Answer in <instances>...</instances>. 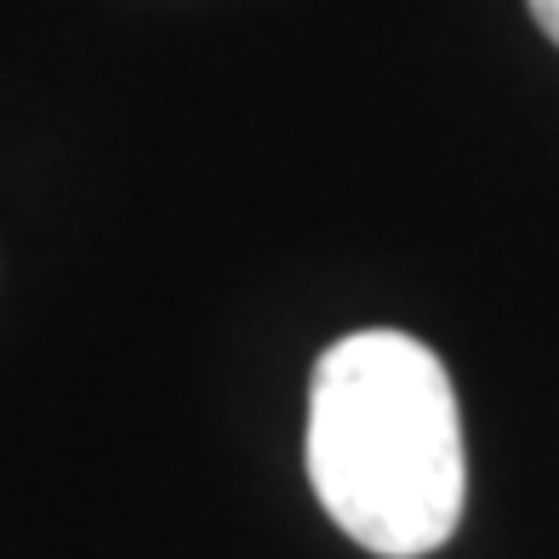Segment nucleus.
Instances as JSON below:
<instances>
[{
  "label": "nucleus",
  "instance_id": "nucleus-1",
  "mask_svg": "<svg viewBox=\"0 0 559 559\" xmlns=\"http://www.w3.org/2000/svg\"><path fill=\"white\" fill-rule=\"evenodd\" d=\"M302 456L320 508L377 559L435 554L463 520L456 389L440 354L405 332H348L320 354Z\"/></svg>",
  "mask_w": 559,
  "mask_h": 559
},
{
  "label": "nucleus",
  "instance_id": "nucleus-2",
  "mask_svg": "<svg viewBox=\"0 0 559 559\" xmlns=\"http://www.w3.org/2000/svg\"><path fill=\"white\" fill-rule=\"evenodd\" d=\"M531 17H537V29L559 46V0H531Z\"/></svg>",
  "mask_w": 559,
  "mask_h": 559
}]
</instances>
